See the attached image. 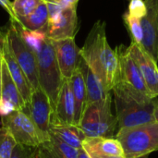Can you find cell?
Listing matches in <instances>:
<instances>
[{"label":"cell","mask_w":158,"mask_h":158,"mask_svg":"<svg viewBox=\"0 0 158 158\" xmlns=\"http://www.w3.org/2000/svg\"><path fill=\"white\" fill-rule=\"evenodd\" d=\"M106 22L97 20L91 29L81 55L89 68L99 78L107 92L119 81V59L116 49L108 44Z\"/></svg>","instance_id":"1"},{"label":"cell","mask_w":158,"mask_h":158,"mask_svg":"<svg viewBox=\"0 0 158 158\" xmlns=\"http://www.w3.org/2000/svg\"><path fill=\"white\" fill-rule=\"evenodd\" d=\"M118 130L156 122L157 98L146 96L119 81L112 89Z\"/></svg>","instance_id":"2"},{"label":"cell","mask_w":158,"mask_h":158,"mask_svg":"<svg viewBox=\"0 0 158 158\" xmlns=\"http://www.w3.org/2000/svg\"><path fill=\"white\" fill-rule=\"evenodd\" d=\"M20 29L26 41L35 52L39 87L48 96L52 112H54L64 79L57 65L53 44L44 32H30L21 26Z\"/></svg>","instance_id":"3"},{"label":"cell","mask_w":158,"mask_h":158,"mask_svg":"<svg viewBox=\"0 0 158 158\" xmlns=\"http://www.w3.org/2000/svg\"><path fill=\"white\" fill-rule=\"evenodd\" d=\"M78 127L88 138H114L118 119L112 112V93L102 101L86 105Z\"/></svg>","instance_id":"4"},{"label":"cell","mask_w":158,"mask_h":158,"mask_svg":"<svg viewBox=\"0 0 158 158\" xmlns=\"http://www.w3.org/2000/svg\"><path fill=\"white\" fill-rule=\"evenodd\" d=\"M116 139L120 143L125 158H139L158 151V122L118 130Z\"/></svg>","instance_id":"5"},{"label":"cell","mask_w":158,"mask_h":158,"mask_svg":"<svg viewBox=\"0 0 158 158\" xmlns=\"http://www.w3.org/2000/svg\"><path fill=\"white\" fill-rule=\"evenodd\" d=\"M6 38L7 48L27 76L33 92L39 88L36 55L23 36L19 24L12 19H10V25L6 31Z\"/></svg>","instance_id":"6"},{"label":"cell","mask_w":158,"mask_h":158,"mask_svg":"<svg viewBox=\"0 0 158 158\" xmlns=\"http://www.w3.org/2000/svg\"><path fill=\"white\" fill-rule=\"evenodd\" d=\"M1 122L19 144L39 147L49 140L23 110H15L2 117Z\"/></svg>","instance_id":"7"},{"label":"cell","mask_w":158,"mask_h":158,"mask_svg":"<svg viewBox=\"0 0 158 158\" xmlns=\"http://www.w3.org/2000/svg\"><path fill=\"white\" fill-rule=\"evenodd\" d=\"M79 30L77 6L64 7L51 16L44 35L50 40L75 38Z\"/></svg>","instance_id":"8"},{"label":"cell","mask_w":158,"mask_h":158,"mask_svg":"<svg viewBox=\"0 0 158 158\" xmlns=\"http://www.w3.org/2000/svg\"><path fill=\"white\" fill-rule=\"evenodd\" d=\"M51 43L61 76L64 80H69L81 62V48L77 46L75 38L51 40Z\"/></svg>","instance_id":"9"},{"label":"cell","mask_w":158,"mask_h":158,"mask_svg":"<svg viewBox=\"0 0 158 158\" xmlns=\"http://www.w3.org/2000/svg\"><path fill=\"white\" fill-rule=\"evenodd\" d=\"M130 56L138 66L146 86L154 98L158 97V67L157 62L143 48L141 44L131 42L127 47Z\"/></svg>","instance_id":"10"},{"label":"cell","mask_w":158,"mask_h":158,"mask_svg":"<svg viewBox=\"0 0 158 158\" xmlns=\"http://www.w3.org/2000/svg\"><path fill=\"white\" fill-rule=\"evenodd\" d=\"M116 50L119 59V81L125 82L137 92L152 97L138 66L128 52V48L121 44L116 47Z\"/></svg>","instance_id":"11"},{"label":"cell","mask_w":158,"mask_h":158,"mask_svg":"<svg viewBox=\"0 0 158 158\" xmlns=\"http://www.w3.org/2000/svg\"><path fill=\"white\" fill-rule=\"evenodd\" d=\"M146 14L141 19L143 39V48L158 62V0H144Z\"/></svg>","instance_id":"12"},{"label":"cell","mask_w":158,"mask_h":158,"mask_svg":"<svg viewBox=\"0 0 158 158\" xmlns=\"http://www.w3.org/2000/svg\"><path fill=\"white\" fill-rule=\"evenodd\" d=\"M23 111L29 115L39 130L49 138L52 107L48 96L40 87L32 92L30 103L25 106Z\"/></svg>","instance_id":"13"},{"label":"cell","mask_w":158,"mask_h":158,"mask_svg":"<svg viewBox=\"0 0 158 158\" xmlns=\"http://www.w3.org/2000/svg\"><path fill=\"white\" fill-rule=\"evenodd\" d=\"M49 134L79 150L82 148V142L86 138L77 125L63 123L52 116L49 124Z\"/></svg>","instance_id":"14"},{"label":"cell","mask_w":158,"mask_h":158,"mask_svg":"<svg viewBox=\"0 0 158 158\" xmlns=\"http://www.w3.org/2000/svg\"><path fill=\"white\" fill-rule=\"evenodd\" d=\"M74 98L70 89L69 81L64 80L57 97L56 108L51 116L63 123L74 124Z\"/></svg>","instance_id":"15"},{"label":"cell","mask_w":158,"mask_h":158,"mask_svg":"<svg viewBox=\"0 0 158 158\" xmlns=\"http://www.w3.org/2000/svg\"><path fill=\"white\" fill-rule=\"evenodd\" d=\"M3 58L7 66L10 76H11L13 81L15 82L17 88L19 89V92L21 95V97L25 103V106H26L30 103L31 96L32 94L31 85L27 76L25 75L24 71L21 69L19 65L17 63V61L15 60L13 56L9 52L7 45L6 46V49L3 53Z\"/></svg>","instance_id":"16"},{"label":"cell","mask_w":158,"mask_h":158,"mask_svg":"<svg viewBox=\"0 0 158 158\" xmlns=\"http://www.w3.org/2000/svg\"><path fill=\"white\" fill-rule=\"evenodd\" d=\"M82 149L88 154H97L113 156H124L123 148L116 138L86 137L82 142Z\"/></svg>","instance_id":"17"},{"label":"cell","mask_w":158,"mask_h":158,"mask_svg":"<svg viewBox=\"0 0 158 158\" xmlns=\"http://www.w3.org/2000/svg\"><path fill=\"white\" fill-rule=\"evenodd\" d=\"M79 68L82 72L86 87V105L104 100L111 92H107L99 78L81 57Z\"/></svg>","instance_id":"18"},{"label":"cell","mask_w":158,"mask_h":158,"mask_svg":"<svg viewBox=\"0 0 158 158\" xmlns=\"http://www.w3.org/2000/svg\"><path fill=\"white\" fill-rule=\"evenodd\" d=\"M14 20L17 21L27 31L44 32L49 20V13L46 2L44 1L41 3L38 7L30 15L16 18Z\"/></svg>","instance_id":"19"},{"label":"cell","mask_w":158,"mask_h":158,"mask_svg":"<svg viewBox=\"0 0 158 158\" xmlns=\"http://www.w3.org/2000/svg\"><path fill=\"white\" fill-rule=\"evenodd\" d=\"M69 81L74 98V106H75L74 124L78 126L86 106V97H87L84 78L79 67L74 71V73L72 74V76Z\"/></svg>","instance_id":"20"},{"label":"cell","mask_w":158,"mask_h":158,"mask_svg":"<svg viewBox=\"0 0 158 158\" xmlns=\"http://www.w3.org/2000/svg\"><path fill=\"white\" fill-rule=\"evenodd\" d=\"M4 59V58H3ZM3 100L10 102L17 110H23L25 108V103L13 81L7 66L3 61L2 66V83H1V98Z\"/></svg>","instance_id":"21"},{"label":"cell","mask_w":158,"mask_h":158,"mask_svg":"<svg viewBox=\"0 0 158 158\" xmlns=\"http://www.w3.org/2000/svg\"><path fill=\"white\" fill-rule=\"evenodd\" d=\"M123 21L128 29V31L131 38V42H134L138 44H142L143 39V31L141 19L131 16L128 12H125L123 15Z\"/></svg>","instance_id":"22"},{"label":"cell","mask_w":158,"mask_h":158,"mask_svg":"<svg viewBox=\"0 0 158 158\" xmlns=\"http://www.w3.org/2000/svg\"><path fill=\"white\" fill-rule=\"evenodd\" d=\"M43 2L44 0H14L12 2V10L15 19L30 15Z\"/></svg>","instance_id":"23"},{"label":"cell","mask_w":158,"mask_h":158,"mask_svg":"<svg viewBox=\"0 0 158 158\" xmlns=\"http://www.w3.org/2000/svg\"><path fill=\"white\" fill-rule=\"evenodd\" d=\"M17 144L11 133L4 127L0 128V158H10Z\"/></svg>","instance_id":"24"},{"label":"cell","mask_w":158,"mask_h":158,"mask_svg":"<svg viewBox=\"0 0 158 158\" xmlns=\"http://www.w3.org/2000/svg\"><path fill=\"white\" fill-rule=\"evenodd\" d=\"M127 12L131 16L142 19L146 14V6L144 0H130Z\"/></svg>","instance_id":"25"},{"label":"cell","mask_w":158,"mask_h":158,"mask_svg":"<svg viewBox=\"0 0 158 158\" xmlns=\"http://www.w3.org/2000/svg\"><path fill=\"white\" fill-rule=\"evenodd\" d=\"M34 147H29L17 143L12 151L10 158H33Z\"/></svg>","instance_id":"26"},{"label":"cell","mask_w":158,"mask_h":158,"mask_svg":"<svg viewBox=\"0 0 158 158\" xmlns=\"http://www.w3.org/2000/svg\"><path fill=\"white\" fill-rule=\"evenodd\" d=\"M15 110H17V109L15 108V106L10 102L0 99V116L1 117L6 116Z\"/></svg>","instance_id":"27"},{"label":"cell","mask_w":158,"mask_h":158,"mask_svg":"<svg viewBox=\"0 0 158 158\" xmlns=\"http://www.w3.org/2000/svg\"><path fill=\"white\" fill-rule=\"evenodd\" d=\"M56 4H57L60 7H69V6H77L79 0H53Z\"/></svg>","instance_id":"28"},{"label":"cell","mask_w":158,"mask_h":158,"mask_svg":"<svg viewBox=\"0 0 158 158\" xmlns=\"http://www.w3.org/2000/svg\"><path fill=\"white\" fill-rule=\"evenodd\" d=\"M6 44H7L6 32L5 33L0 30V54L1 55H3V53H4L5 49H6Z\"/></svg>","instance_id":"29"},{"label":"cell","mask_w":158,"mask_h":158,"mask_svg":"<svg viewBox=\"0 0 158 158\" xmlns=\"http://www.w3.org/2000/svg\"><path fill=\"white\" fill-rule=\"evenodd\" d=\"M88 156L91 158H125L124 156H105V155H97V154H91Z\"/></svg>","instance_id":"30"},{"label":"cell","mask_w":158,"mask_h":158,"mask_svg":"<svg viewBox=\"0 0 158 158\" xmlns=\"http://www.w3.org/2000/svg\"><path fill=\"white\" fill-rule=\"evenodd\" d=\"M3 55L0 54V98H1V83H2V66H3Z\"/></svg>","instance_id":"31"},{"label":"cell","mask_w":158,"mask_h":158,"mask_svg":"<svg viewBox=\"0 0 158 158\" xmlns=\"http://www.w3.org/2000/svg\"><path fill=\"white\" fill-rule=\"evenodd\" d=\"M79 158H91L89 156H88V154L81 148V149H80L79 150Z\"/></svg>","instance_id":"32"},{"label":"cell","mask_w":158,"mask_h":158,"mask_svg":"<svg viewBox=\"0 0 158 158\" xmlns=\"http://www.w3.org/2000/svg\"><path fill=\"white\" fill-rule=\"evenodd\" d=\"M33 158H43L41 156L39 147H34L33 149Z\"/></svg>","instance_id":"33"},{"label":"cell","mask_w":158,"mask_h":158,"mask_svg":"<svg viewBox=\"0 0 158 158\" xmlns=\"http://www.w3.org/2000/svg\"><path fill=\"white\" fill-rule=\"evenodd\" d=\"M155 119H156V122H158V99L156 100V110H155Z\"/></svg>","instance_id":"34"},{"label":"cell","mask_w":158,"mask_h":158,"mask_svg":"<svg viewBox=\"0 0 158 158\" xmlns=\"http://www.w3.org/2000/svg\"><path fill=\"white\" fill-rule=\"evenodd\" d=\"M139 158H148V156H142V157H139Z\"/></svg>","instance_id":"35"},{"label":"cell","mask_w":158,"mask_h":158,"mask_svg":"<svg viewBox=\"0 0 158 158\" xmlns=\"http://www.w3.org/2000/svg\"><path fill=\"white\" fill-rule=\"evenodd\" d=\"M51 1H53V0H48V1H46V2H51Z\"/></svg>","instance_id":"36"},{"label":"cell","mask_w":158,"mask_h":158,"mask_svg":"<svg viewBox=\"0 0 158 158\" xmlns=\"http://www.w3.org/2000/svg\"><path fill=\"white\" fill-rule=\"evenodd\" d=\"M44 1H48V0H44Z\"/></svg>","instance_id":"37"}]
</instances>
